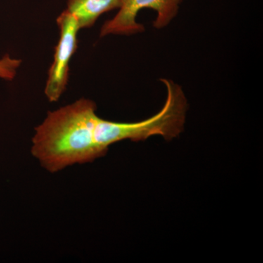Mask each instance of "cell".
Wrapping results in <instances>:
<instances>
[{"label":"cell","instance_id":"7a4b0ae2","mask_svg":"<svg viewBox=\"0 0 263 263\" xmlns=\"http://www.w3.org/2000/svg\"><path fill=\"white\" fill-rule=\"evenodd\" d=\"M57 22L60 38L45 87V95L51 103L58 101L67 88L70 62L77 50L78 33L81 29L76 17L65 10L59 15Z\"/></svg>","mask_w":263,"mask_h":263},{"label":"cell","instance_id":"6da1fadb","mask_svg":"<svg viewBox=\"0 0 263 263\" xmlns=\"http://www.w3.org/2000/svg\"><path fill=\"white\" fill-rule=\"evenodd\" d=\"M96 110L95 102L81 98L48 112L35 128L31 148L43 168L57 173L103 157L118 142L143 141L169 132L168 117L162 111L141 122L123 123L102 119Z\"/></svg>","mask_w":263,"mask_h":263},{"label":"cell","instance_id":"3957f363","mask_svg":"<svg viewBox=\"0 0 263 263\" xmlns=\"http://www.w3.org/2000/svg\"><path fill=\"white\" fill-rule=\"evenodd\" d=\"M182 0H123L122 6L113 18L107 21L100 30V37L109 34L131 35L144 32V27L136 21L137 15L145 8L155 10L154 27L163 28L177 15Z\"/></svg>","mask_w":263,"mask_h":263},{"label":"cell","instance_id":"277c9868","mask_svg":"<svg viewBox=\"0 0 263 263\" xmlns=\"http://www.w3.org/2000/svg\"><path fill=\"white\" fill-rule=\"evenodd\" d=\"M123 0H67L66 11L77 19L80 29L94 25L100 15L119 9Z\"/></svg>","mask_w":263,"mask_h":263},{"label":"cell","instance_id":"5b68a950","mask_svg":"<svg viewBox=\"0 0 263 263\" xmlns=\"http://www.w3.org/2000/svg\"><path fill=\"white\" fill-rule=\"evenodd\" d=\"M22 60L10 57L8 53L0 60V78L6 81H13L17 74V70Z\"/></svg>","mask_w":263,"mask_h":263}]
</instances>
